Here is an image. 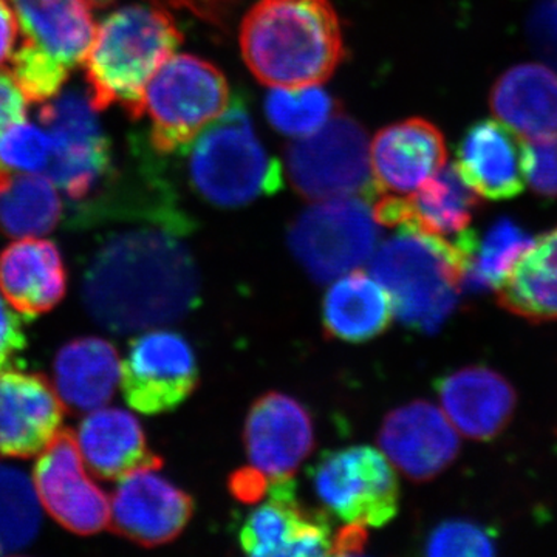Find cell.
<instances>
[{
	"label": "cell",
	"instance_id": "6da1fadb",
	"mask_svg": "<svg viewBox=\"0 0 557 557\" xmlns=\"http://www.w3.org/2000/svg\"><path fill=\"white\" fill-rule=\"evenodd\" d=\"M161 197L139 203L137 225L101 237L84 270V306L116 335L160 329L199 306V269L182 240L190 223Z\"/></svg>",
	"mask_w": 557,
	"mask_h": 557
},
{
	"label": "cell",
	"instance_id": "7a4b0ae2",
	"mask_svg": "<svg viewBox=\"0 0 557 557\" xmlns=\"http://www.w3.org/2000/svg\"><path fill=\"white\" fill-rule=\"evenodd\" d=\"M239 40L245 64L270 87L319 86L346 53L330 0H258L242 21Z\"/></svg>",
	"mask_w": 557,
	"mask_h": 557
},
{
	"label": "cell",
	"instance_id": "3957f363",
	"mask_svg": "<svg viewBox=\"0 0 557 557\" xmlns=\"http://www.w3.org/2000/svg\"><path fill=\"white\" fill-rule=\"evenodd\" d=\"M182 40L174 20L157 7L127 5L108 14L83 62L94 108L119 104L132 120L141 119L149 81Z\"/></svg>",
	"mask_w": 557,
	"mask_h": 557
},
{
	"label": "cell",
	"instance_id": "277c9868",
	"mask_svg": "<svg viewBox=\"0 0 557 557\" xmlns=\"http://www.w3.org/2000/svg\"><path fill=\"white\" fill-rule=\"evenodd\" d=\"M398 230L373 252L370 270L391 296L398 321L413 332L431 335L456 310L463 288L461 255L445 237Z\"/></svg>",
	"mask_w": 557,
	"mask_h": 557
},
{
	"label": "cell",
	"instance_id": "5b68a950",
	"mask_svg": "<svg viewBox=\"0 0 557 557\" xmlns=\"http://www.w3.org/2000/svg\"><path fill=\"white\" fill-rule=\"evenodd\" d=\"M186 150L194 189L215 207H245L281 189V163L263 148L240 102L230 104Z\"/></svg>",
	"mask_w": 557,
	"mask_h": 557
},
{
	"label": "cell",
	"instance_id": "8992f818",
	"mask_svg": "<svg viewBox=\"0 0 557 557\" xmlns=\"http://www.w3.org/2000/svg\"><path fill=\"white\" fill-rule=\"evenodd\" d=\"M230 98L228 81L214 64L193 54H172L145 91L150 146L159 153L188 149L230 108Z\"/></svg>",
	"mask_w": 557,
	"mask_h": 557
},
{
	"label": "cell",
	"instance_id": "52a82bcc",
	"mask_svg": "<svg viewBox=\"0 0 557 557\" xmlns=\"http://www.w3.org/2000/svg\"><path fill=\"white\" fill-rule=\"evenodd\" d=\"M380 239L379 222L357 197L322 200L300 212L288 228V247L318 284L364 265Z\"/></svg>",
	"mask_w": 557,
	"mask_h": 557
},
{
	"label": "cell",
	"instance_id": "ba28073f",
	"mask_svg": "<svg viewBox=\"0 0 557 557\" xmlns=\"http://www.w3.org/2000/svg\"><path fill=\"white\" fill-rule=\"evenodd\" d=\"M285 166L293 188L306 199L322 201L358 194L373 197L368 134L343 113L292 143Z\"/></svg>",
	"mask_w": 557,
	"mask_h": 557
},
{
	"label": "cell",
	"instance_id": "9c48e42d",
	"mask_svg": "<svg viewBox=\"0 0 557 557\" xmlns=\"http://www.w3.org/2000/svg\"><path fill=\"white\" fill-rule=\"evenodd\" d=\"M39 120L51 138L46 175L73 201H83L112 171V146L89 94L69 89L46 101Z\"/></svg>",
	"mask_w": 557,
	"mask_h": 557
},
{
	"label": "cell",
	"instance_id": "30bf717a",
	"mask_svg": "<svg viewBox=\"0 0 557 557\" xmlns=\"http://www.w3.org/2000/svg\"><path fill=\"white\" fill-rule=\"evenodd\" d=\"M322 507L346 523L384 527L397 518L399 483L379 449L350 446L321 456L309 472Z\"/></svg>",
	"mask_w": 557,
	"mask_h": 557
},
{
	"label": "cell",
	"instance_id": "8fae6325",
	"mask_svg": "<svg viewBox=\"0 0 557 557\" xmlns=\"http://www.w3.org/2000/svg\"><path fill=\"white\" fill-rule=\"evenodd\" d=\"M121 388L132 409L145 416L171 412L199 386V366L188 341L152 329L131 341L121 361Z\"/></svg>",
	"mask_w": 557,
	"mask_h": 557
},
{
	"label": "cell",
	"instance_id": "7c38bea8",
	"mask_svg": "<svg viewBox=\"0 0 557 557\" xmlns=\"http://www.w3.org/2000/svg\"><path fill=\"white\" fill-rule=\"evenodd\" d=\"M33 485L42 508L70 533L91 536L110 525L108 494L91 480L70 429L39 454Z\"/></svg>",
	"mask_w": 557,
	"mask_h": 557
},
{
	"label": "cell",
	"instance_id": "4fadbf2b",
	"mask_svg": "<svg viewBox=\"0 0 557 557\" xmlns=\"http://www.w3.org/2000/svg\"><path fill=\"white\" fill-rule=\"evenodd\" d=\"M269 500L252 509L239 530L249 556H325L332 549V525L324 511L304 507L295 480L271 479Z\"/></svg>",
	"mask_w": 557,
	"mask_h": 557
},
{
	"label": "cell",
	"instance_id": "5bb4252c",
	"mask_svg": "<svg viewBox=\"0 0 557 557\" xmlns=\"http://www.w3.org/2000/svg\"><path fill=\"white\" fill-rule=\"evenodd\" d=\"M159 469H138L119 480L110 500V525L141 547L170 544L188 527L194 498L160 475Z\"/></svg>",
	"mask_w": 557,
	"mask_h": 557
},
{
	"label": "cell",
	"instance_id": "9a60e30c",
	"mask_svg": "<svg viewBox=\"0 0 557 557\" xmlns=\"http://www.w3.org/2000/svg\"><path fill=\"white\" fill-rule=\"evenodd\" d=\"M379 443L391 463L418 483L442 474L460 450V438L449 418L424 399L388 412Z\"/></svg>",
	"mask_w": 557,
	"mask_h": 557
},
{
	"label": "cell",
	"instance_id": "2e32d148",
	"mask_svg": "<svg viewBox=\"0 0 557 557\" xmlns=\"http://www.w3.org/2000/svg\"><path fill=\"white\" fill-rule=\"evenodd\" d=\"M309 409L282 392L260 395L248 410L244 445L252 467L271 479L292 478L314 448Z\"/></svg>",
	"mask_w": 557,
	"mask_h": 557
},
{
	"label": "cell",
	"instance_id": "e0dca14e",
	"mask_svg": "<svg viewBox=\"0 0 557 557\" xmlns=\"http://www.w3.org/2000/svg\"><path fill=\"white\" fill-rule=\"evenodd\" d=\"M442 132L423 119L384 127L370 145L373 197H405L416 193L446 164Z\"/></svg>",
	"mask_w": 557,
	"mask_h": 557
},
{
	"label": "cell",
	"instance_id": "ac0fdd59",
	"mask_svg": "<svg viewBox=\"0 0 557 557\" xmlns=\"http://www.w3.org/2000/svg\"><path fill=\"white\" fill-rule=\"evenodd\" d=\"M64 403L39 373H0V457L39 456L62 429Z\"/></svg>",
	"mask_w": 557,
	"mask_h": 557
},
{
	"label": "cell",
	"instance_id": "d6986e66",
	"mask_svg": "<svg viewBox=\"0 0 557 557\" xmlns=\"http://www.w3.org/2000/svg\"><path fill=\"white\" fill-rule=\"evenodd\" d=\"M373 218L380 225L424 231L445 237L463 233L478 208L479 194L456 164H445L408 197L379 196Z\"/></svg>",
	"mask_w": 557,
	"mask_h": 557
},
{
	"label": "cell",
	"instance_id": "ffe728a7",
	"mask_svg": "<svg viewBox=\"0 0 557 557\" xmlns=\"http://www.w3.org/2000/svg\"><path fill=\"white\" fill-rule=\"evenodd\" d=\"M67 270L51 240L24 237L0 255V295L24 317L36 318L61 302Z\"/></svg>",
	"mask_w": 557,
	"mask_h": 557
},
{
	"label": "cell",
	"instance_id": "44dd1931",
	"mask_svg": "<svg viewBox=\"0 0 557 557\" xmlns=\"http://www.w3.org/2000/svg\"><path fill=\"white\" fill-rule=\"evenodd\" d=\"M435 391L450 423L469 438L496 437L515 412V391L490 369L457 370L437 380Z\"/></svg>",
	"mask_w": 557,
	"mask_h": 557
},
{
	"label": "cell",
	"instance_id": "7402d4cb",
	"mask_svg": "<svg viewBox=\"0 0 557 557\" xmlns=\"http://www.w3.org/2000/svg\"><path fill=\"white\" fill-rule=\"evenodd\" d=\"M86 467L97 478L120 480L138 469H160L138 418L127 410L100 408L81 421L75 434Z\"/></svg>",
	"mask_w": 557,
	"mask_h": 557
},
{
	"label": "cell",
	"instance_id": "603a6c76",
	"mask_svg": "<svg viewBox=\"0 0 557 557\" xmlns=\"http://www.w3.org/2000/svg\"><path fill=\"white\" fill-rule=\"evenodd\" d=\"M457 170L479 196L508 200L525 186L522 145L516 132L500 121H482L469 127L457 149Z\"/></svg>",
	"mask_w": 557,
	"mask_h": 557
},
{
	"label": "cell",
	"instance_id": "cb8c5ba5",
	"mask_svg": "<svg viewBox=\"0 0 557 557\" xmlns=\"http://www.w3.org/2000/svg\"><path fill=\"white\" fill-rule=\"evenodd\" d=\"M24 39L69 70L86 60L97 33L89 0H11Z\"/></svg>",
	"mask_w": 557,
	"mask_h": 557
},
{
	"label": "cell",
	"instance_id": "d4e9b609",
	"mask_svg": "<svg viewBox=\"0 0 557 557\" xmlns=\"http://www.w3.org/2000/svg\"><path fill=\"white\" fill-rule=\"evenodd\" d=\"M120 381L119 351L109 341L73 339L54 358L53 387L65 409L91 412L104 408Z\"/></svg>",
	"mask_w": 557,
	"mask_h": 557
},
{
	"label": "cell",
	"instance_id": "484cf974",
	"mask_svg": "<svg viewBox=\"0 0 557 557\" xmlns=\"http://www.w3.org/2000/svg\"><path fill=\"white\" fill-rule=\"evenodd\" d=\"M491 108L520 137H557V73L541 64L509 69L494 86Z\"/></svg>",
	"mask_w": 557,
	"mask_h": 557
},
{
	"label": "cell",
	"instance_id": "4316f807",
	"mask_svg": "<svg viewBox=\"0 0 557 557\" xmlns=\"http://www.w3.org/2000/svg\"><path fill=\"white\" fill-rule=\"evenodd\" d=\"M394 319L386 288L364 271L344 274L327 289L322 302V325L327 338L362 344L383 335Z\"/></svg>",
	"mask_w": 557,
	"mask_h": 557
},
{
	"label": "cell",
	"instance_id": "83f0119b",
	"mask_svg": "<svg viewBox=\"0 0 557 557\" xmlns=\"http://www.w3.org/2000/svg\"><path fill=\"white\" fill-rule=\"evenodd\" d=\"M533 239L511 220H498L485 236L465 230L454 244L461 255V282L474 292L500 289Z\"/></svg>",
	"mask_w": 557,
	"mask_h": 557
},
{
	"label": "cell",
	"instance_id": "f1b7e54d",
	"mask_svg": "<svg viewBox=\"0 0 557 557\" xmlns=\"http://www.w3.org/2000/svg\"><path fill=\"white\" fill-rule=\"evenodd\" d=\"M498 292L502 306L519 317L557 318V228L533 242Z\"/></svg>",
	"mask_w": 557,
	"mask_h": 557
},
{
	"label": "cell",
	"instance_id": "f546056e",
	"mask_svg": "<svg viewBox=\"0 0 557 557\" xmlns=\"http://www.w3.org/2000/svg\"><path fill=\"white\" fill-rule=\"evenodd\" d=\"M62 218L60 189L46 174L17 172L0 189V231L24 239L57 228Z\"/></svg>",
	"mask_w": 557,
	"mask_h": 557
},
{
	"label": "cell",
	"instance_id": "4dcf8cb0",
	"mask_svg": "<svg viewBox=\"0 0 557 557\" xmlns=\"http://www.w3.org/2000/svg\"><path fill=\"white\" fill-rule=\"evenodd\" d=\"M42 525V505L33 479L20 468L0 463V556L24 553Z\"/></svg>",
	"mask_w": 557,
	"mask_h": 557
},
{
	"label": "cell",
	"instance_id": "1f68e13d",
	"mask_svg": "<svg viewBox=\"0 0 557 557\" xmlns=\"http://www.w3.org/2000/svg\"><path fill=\"white\" fill-rule=\"evenodd\" d=\"M265 113L271 126L302 138L321 129L338 112V102L318 86L273 87L267 95Z\"/></svg>",
	"mask_w": 557,
	"mask_h": 557
},
{
	"label": "cell",
	"instance_id": "d6a6232c",
	"mask_svg": "<svg viewBox=\"0 0 557 557\" xmlns=\"http://www.w3.org/2000/svg\"><path fill=\"white\" fill-rule=\"evenodd\" d=\"M10 61L11 76L28 102H46L57 97L72 72L24 38L20 49L11 54Z\"/></svg>",
	"mask_w": 557,
	"mask_h": 557
},
{
	"label": "cell",
	"instance_id": "836d02e7",
	"mask_svg": "<svg viewBox=\"0 0 557 557\" xmlns=\"http://www.w3.org/2000/svg\"><path fill=\"white\" fill-rule=\"evenodd\" d=\"M51 156L49 132L22 120L0 132V161L16 172H46Z\"/></svg>",
	"mask_w": 557,
	"mask_h": 557
},
{
	"label": "cell",
	"instance_id": "e575fe53",
	"mask_svg": "<svg viewBox=\"0 0 557 557\" xmlns=\"http://www.w3.org/2000/svg\"><path fill=\"white\" fill-rule=\"evenodd\" d=\"M424 553L428 556H493L496 541L493 533L468 520H448L429 534Z\"/></svg>",
	"mask_w": 557,
	"mask_h": 557
},
{
	"label": "cell",
	"instance_id": "d590c367",
	"mask_svg": "<svg viewBox=\"0 0 557 557\" xmlns=\"http://www.w3.org/2000/svg\"><path fill=\"white\" fill-rule=\"evenodd\" d=\"M522 164L531 188L545 199H557V137L523 143Z\"/></svg>",
	"mask_w": 557,
	"mask_h": 557
},
{
	"label": "cell",
	"instance_id": "8d00e7d4",
	"mask_svg": "<svg viewBox=\"0 0 557 557\" xmlns=\"http://www.w3.org/2000/svg\"><path fill=\"white\" fill-rule=\"evenodd\" d=\"M25 348L27 336L20 314L0 296V373L13 369Z\"/></svg>",
	"mask_w": 557,
	"mask_h": 557
},
{
	"label": "cell",
	"instance_id": "74e56055",
	"mask_svg": "<svg viewBox=\"0 0 557 557\" xmlns=\"http://www.w3.org/2000/svg\"><path fill=\"white\" fill-rule=\"evenodd\" d=\"M530 35L534 46L557 70V0H542L531 14Z\"/></svg>",
	"mask_w": 557,
	"mask_h": 557
},
{
	"label": "cell",
	"instance_id": "f35d334b",
	"mask_svg": "<svg viewBox=\"0 0 557 557\" xmlns=\"http://www.w3.org/2000/svg\"><path fill=\"white\" fill-rule=\"evenodd\" d=\"M269 478L256 468H240L230 475L231 496L245 505L258 504L269 494Z\"/></svg>",
	"mask_w": 557,
	"mask_h": 557
},
{
	"label": "cell",
	"instance_id": "ab89813d",
	"mask_svg": "<svg viewBox=\"0 0 557 557\" xmlns=\"http://www.w3.org/2000/svg\"><path fill=\"white\" fill-rule=\"evenodd\" d=\"M28 100L10 72L0 70V132L27 116Z\"/></svg>",
	"mask_w": 557,
	"mask_h": 557
},
{
	"label": "cell",
	"instance_id": "60d3db41",
	"mask_svg": "<svg viewBox=\"0 0 557 557\" xmlns=\"http://www.w3.org/2000/svg\"><path fill=\"white\" fill-rule=\"evenodd\" d=\"M152 2L168 3L175 9H186L203 20L220 24L237 0H152Z\"/></svg>",
	"mask_w": 557,
	"mask_h": 557
},
{
	"label": "cell",
	"instance_id": "b9f144b4",
	"mask_svg": "<svg viewBox=\"0 0 557 557\" xmlns=\"http://www.w3.org/2000/svg\"><path fill=\"white\" fill-rule=\"evenodd\" d=\"M366 544H368V533H366L364 525L348 523L333 536L330 555H361L364 553Z\"/></svg>",
	"mask_w": 557,
	"mask_h": 557
},
{
	"label": "cell",
	"instance_id": "7bdbcfd3",
	"mask_svg": "<svg viewBox=\"0 0 557 557\" xmlns=\"http://www.w3.org/2000/svg\"><path fill=\"white\" fill-rule=\"evenodd\" d=\"M20 32V21L13 5L0 0V64L10 60Z\"/></svg>",
	"mask_w": 557,
	"mask_h": 557
},
{
	"label": "cell",
	"instance_id": "ee69618b",
	"mask_svg": "<svg viewBox=\"0 0 557 557\" xmlns=\"http://www.w3.org/2000/svg\"><path fill=\"white\" fill-rule=\"evenodd\" d=\"M11 175L13 174H11L9 168L3 166L2 161H0V189L5 188L7 183L10 182Z\"/></svg>",
	"mask_w": 557,
	"mask_h": 557
},
{
	"label": "cell",
	"instance_id": "f6af8a7d",
	"mask_svg": "<svg viewBox=\"0 0 557 557\" xmlns=\"http://www.w3.org/2000/svg\"><path fill=\"white\" fill-rule=\"evenodd\" d=\"M89 2L95 9H108L112 3H115V0H89Z\"/></svg>",
	"mask_w": 557,
	"mask_h": 557
}]
</instances>
